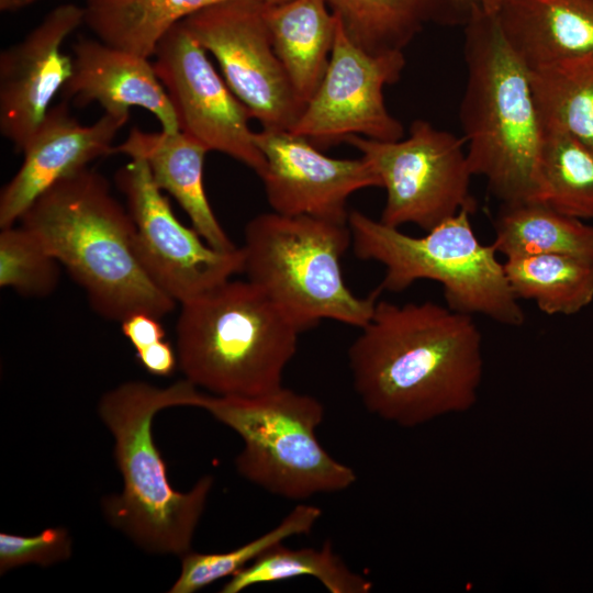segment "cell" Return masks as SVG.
<instances>
[{
  "label": "cell",
  "instance_id": "obj_1",
  "mask_svg": "<svg viewBox=\"0 0 593 593\" xmlns=\"http://www.w3.org/2000/svg\"><path fill=\"white\" fill-rule=\"evenodd\" d=\"M348 349L354 389L379 418L415 427L470 410L483 377L472 315L432 301H378Z\"/></svg>",
  "mask_w": 593,
  "mask_h": 593
},
{
  "label": "cell",
  "instance_id": "obj_2",
  "mask_svg": "<svg viewBox=\"0 0 593 593\" xmlns=\"http://www.w3.org/2000/svg\"><path fill=\"white\" fill-rule=\"evenodd\" d=\"M85 290L101 316L122 321L136 312L159 318L177 302L146 273L135 246V225L105 177L89 167L58 181L21 216Z\"/></svg>",
  "mask_w": 593,
  "mask_h": 593
},
{
  "label": "cell",
  "instance_id": "obj_3",
  "mask_svg": "<svg viewBox=\"0 0 593 593\" xmlns=\"http://www.w3.org/2000/svg\"><path fill=\"white\" fill-rule=\"evenodd\" d=\"M467 82L460 123L471 174L502 203L535 201L542 120L529 69L496 14L479 7L465 25Z\"/></svg>",
  "mask_w": 593,
  "mask_h": 593
},
{
  "label": "cell",
  "instance_id": "obj_4",
  "mask_svg": "<svg viewBox=\"0 0 593 593\" xmlns=\"http://www.w3.org/2000/svg\"><path fill=\"white\" fill-rule=\"evenodd\" d=\"M195 385L187 379L167 388L128 381L105 392L98 413L114 438V458L123 490L102 500L112 527L148 553L182 557L206 505L213 477L204 475L188 492L170 485L153 437L161 410L189 406Z\"/></svg>",
  "mask_w": 593,
  "mask_h": 593
},
{
  "label": "cell",
  "instance_id": "obj_5",
  "mask_svg": "<svg viewBox=\"0 0 593 593\" xmlns=\"http://www.w3.org/2000/svg\"><path fill=\"white\" fill-rule=\"evenodd\" d=\"M180 305L176 351L188 381L223 396L282 387L302 332L256 284L230 279Z\"/></svg>",
  "mask_w": 593,
  "mask_h": 593
},
{
  "label": "cell",
  "instance_id": "obj_6",
  "mask_svg": "<svg viewBox=\"0 0 593 593\" xmlns=\"http://www.w3.org/2000/svg\"><path fill=\"white\" fill-rule=\"evenodd\" d=\"M350 245L348 223L261 213L245 226L243 272L302 333L322 320L361 328L382 290L366 298L350 291L342 269Z\"/></svg>",
  "mask_w": 593,
  "mask_h": 593
},
{
  "label": "cell",
  "instance_id": "obj_7",
  "mask_svg": "<svg viewBox=\"0 0 593 593\" xmlns=\"http://www.w3.org/2000/svg\"><path fill=\"white\" fill-rule=\"evenodd\" d=\"M463 209L421 237L402 233L360 211H349L355 255L381 264V290L401 292L417 280L441 284L447 306L519 326L524 311L512 291L493 245H483Z\"/></svg>",
  "mask_w": 593,
  "mask_h": 593
},
{
  "label": "cell",
  "instance_id": "obj_8",
  "mask_svg": "<svg viewBox=\"0 0 593 593\" xmlns=\"http://www.w3.org/2000/svg\"><path fill=\"white\" fill-rule=\"evenodd\" d=\"M189 406L208 411L233 429L244 447L237 472L265 491L289 500L340 492L356 472L318 441L325 410L314 396L283 385L258 396H223L194 390Z\"/></svg>",
  "mask_w": 593,
  "mask_h": 593
},
{
  "label": "cell",
  "instance_id": "obj_9",
  "mask_svg": "<svg viewBox=\"0 0 593 593\" xmlns=\"http://www.w3.org/2000/svg\"><path fill=\"white\" fill-rule=\"evenodd\" d=\"M345 142L359 150L387 191L380 217L385 225L412 223L428 232L463 209L475 210L462 137L417 119L398 141L354 135Z\"/></svg>",
  "mask_w": 593,
  "mask_h": 593
},
{
  "label": "cell",
  "instance_id": "obj_10",
  "mask_svg": "<svg viewBox=\"0 0 593 593\" xmlns=\"http://www.w3.org/2000/svg\"><path fill=\"white\" fill-rule=\"evenodd\" d=\"M266 5L260 0H228L181 22L214 56L225 82L262 128L291 131L305 104L273 49Z\"/></svg>",
  "mask_w": 593,
  "mask_h": 593
},
{
  "label": "cell",
  "instance_id": "obj_11",
  "mask_svg": "<svg viewBox=\"0 0 593 593\" xmlns=\"http://www.w3.org/2000/svg\"><path fill=\"white\" fill-rule=\"evenodd\" d=\"M115 182L135 225V246L142 266L177 303L197 299L243 272L242 248H214L193 227L184 226L143 159L131 158L118 170Z\"/></svg>",
  "mask_w": 593,
  "mask_h": 593
},
{
  "label": "cell",
  "instance_id": "obj_12",
  "mask_svg": "<svg viewBox=\"0 0 593 593\" xmlns=\"http://www.w3.org/2000/svg\"><path fill=\"white\" fill-rule=\"evenodd\" d=\"M404 67L403 52L370 54L347 36L337 19L325 75L290 132L320 149L354 135L377 141L404 137V127L389 112L383 96Z\"/></svg>",
  "mask_w": 593,
  "mask_h": 593
},
{
  "label": "cell",
  "instance_id": "obj_13",
  "mask_svg": "<svg viewBox=\"0 0 593 593\" xmlns=\"http://www.w3.org/2000/svg\"><path fill=\"white\" fill-rule=\"evenodd\" d=\"M153 56L180 131L209 152L225 154L260 176L266 161L249 127V110L181 21L160 37Z\"/></svg>",
  "mask_w": 593,
  "mask_h": 593
},
{
  "label": "cell",
  "instance_id": "obj_14",
  "mask_svg": "<svg viewBox=\"0 0 593 593\" xmlns=\"http://www.w3.org/2000/svg\"><path fill=\"white\" fill-rule=\"evenodd\" d=\"M255 142L265 157L259 178L273 212L348 223V198L366 188H381L378 175L362 157L326 156L290 131L261 128L255 132Z\"/></svg>",
  "mask_w": 593,
  "mask_h": 593
},
{
  "label": "cell",
  "instance_id": "obj_15",
  "mask_svg": "<svg viewBox=\"0 0 593 593\" xmlns=\"http://www.w3.org/2000/svg\"><path fill=\"white\" fill-rule=\"evenodd\" d=\"M83 8L64 3L51 10L20 42L0 54V132L22 152L72 72L65 40L83 23Z\"/></svg>",
  "mask_w": 593,
  "mask_h": 593
},
{
  "label": "cell",
  "instance_id": "obj_16",
  "mask_svg": "<svg viewBox=\"0 0 593 593\" xmlns=\"http://www.w3.org/2000/svg\"><path fill=\"white\" fill-rule=\"evenodd\" d=\"M130 116L104 113L82 125L67 102L52 107L24 146L23 161L0 193V227L14 225L25 211L58 181L113 154V142Z\"/></svg>",
  "mask_w": 593,
  "mask_h": 593
},
{
  "label": "cell",
  "instance_id": "obj_17",
  "mask_svg": "<svg viewBox=\"0 0 593 593\" xmlns=\"http://www.w3.org/2000/svg\"><path fill=\"white\" fill-rule=\"evenodd\" d=\"M72 72L64 86V101L79 107L98 102L104 113L130 116L139 107L156 116L163 131H180L166 89L148 58L80 37L72 45Z\"/></svg>",
  "mask_w": 593,
  "mask_h": 593
},
{
  "label": "cell",
  "instance_id": "obj_18",
  "mask_svg": "<svg viewBox=\"0 0 593 593\" xmlns=\"http://www.w3.org/2000/svg\"><path fill=\"white\" fill-rule=\"evenodd\" d=\"M496 18L529 71L593 57V0H504Z\"/></svg>",
  "mask_w": 593,
  "mask_h": 593
},
{
  "label": "cell",
  "instance_id": "obj_19",
  "mask_svg": "<svg viewBox=\"0 0 593 593\" xmlns=\"http://www.w3.org/2000/svg\"><path fill=\"white\" fill-rule=\"evenodd\" d=\"M209 150L181 131L144 132L137 127L113 147V154L143 159L155 184L170 193L191 220L193 228L214 248L237 247L217 221L203 187Z\"/></svg>",
  "mask_w": 593,
  "mask_h": 593
},
{
  "label": "cell",
  "instance_id": "obj_20",
  "mask_svg": "<svg viewBox=\"0 0 593 593\" xmlns=\"http://www.w3.org/2000/svg\"><path fill=\"white\" fill-rule=\"evenodd\" d=\"M347 36L378 55L403 52L427 26H465L479 0H325Z\"/></svg>",
  "mask_w": 593,
  "mask_h": 593
},
{
  "label": "cell",
  "instance_id": "obj_21",
  "mask_svg": "<svg viewBox=\"0 0 593 593\" xmlns=\"http://www.w3.org/2000/svg\"><path fill=\"white\" fill-rule=\"evenodd\" d=\"M273 49L299 99L306 104L327 69L337 18L325 0L267 3Z\"/></svg>",
  "mask_w": 593,
  "mask_h": 593
},
{
  "label": "cell",
  "instance_id": "obj_22",
  "mask_svg": "<svg viewBox=\"0 0 593 593\" xmlns=\"http://www.w3.org/2000/svg\"><path fill=\"white\" fill-rule=\"evenodd\" d=\"M224 1L228 0H86L83 23L102 42L149 58L174 24Z\"/></svg>",
  "mask_w": 593,
  "mask_h": 593
},
{
  "label": "cell",
  "instance_id": "obj_23",
  "mask_svg": "<svg viewBox=\"0 0 593 593\" xmlns=\"http://www.w3.org/2000/svg\"><path fill=\"white\" fill-rule=\"evenodd\" d=\"M494 232L492 245L506 258L562 254L593 261V225L541 202L502 203Z\"/></svg>",
  "mask_w": 593,
  "mask_h": 593
},
{
  "label": "cell",
  "instance_id": "obj_24",
  "mask_svg": "<svg viewBox=\"0 0 593 593\" xmlns=\"http://www.w3.org/2000/svg\"><path fill=\"white\" fill-rule=\"evenodd\" d=\"M503 267L515 296L548 315H573L593 301V261L536 254L507 257Z\"/></svg>",
  "mask_w": 593,
  "mask_h": 593
},
{
  "label": "cell",
  "instance_id": "obj_25",
  "mask_svg": "<svg viewBox=\"0 0 593 593\" xmlns=\"http://www.w3.org/2000/svg\"><path fill=\"white\" fill-rule=\"evenodd\" d=\"M542 125L535 201L593 219V148L560 127Z\"/></svg>",
  "mask_w": 593,
  "mask_h": 593
},
{
  "label": "cell",
  "instance_id": "obj_26",
  "mask_svg": "<svg viewBox=\"0 0 593 593\" xmlns=\"http://www.w3.org/2000/svg\"><path fill=\"white\" fill-rule=\"evenodd\" d=\"M312 577L331 593H368L372 583L351 570L334 551L331 541L321 549L272 547L223 585L222 593H238L249 586Z\"/></svg>",
  "mask_w": 593,
  "mask_h": 593
},
{
  "label": "cell",
  "instance_id": "obj_27",
  "mask_svg": "<svg viewBox=\"0 0 593 593\" xmlns=\"http://www.w3.org/2000/svg\"><path fill=\"white\" fill-rule=\"evenodd\" d=\"M530 78L542 123L593 148V57L534 70Z\"/></svg>",
  "mask_w": 593,
  "mask_h": 593
},
{
  "label": "cell",
  "instance_id": "obj_28",
  "mask_svg": "<svg viewBox=\"0 0 593 593\" xmlns=\"http://www.w3.org/2000/svg\"><path fill=\"white\" fill-rule=\"evenodd\" d=\"M321 516L320 507L300 503L276 527L231 551H189L181 557L180 574L169 592L192 593L220 579L232 577L286 539L309 534Z\"/></svg>",
  "mask_w": 593,
  "mask_h": 593
},
{
  "label": "cell",
  "instance_id": "obj_29",
  "mask_svg": "<svg viewBox=\"0 0 593 593\" xmlns=\"http://www.w3.org/2000/svg\"><path fill=\"white\" fill-rule=\"evenodd\" d=\"M1 230L0 286L30 298L51 294L59 280L57 259L22 224Z\"/></svg>",
  "mask_w": 593,
  "mask_h": 593
},
{
  "label": "cell",
  "instance_id": "obj_30",
  "mask_svg": "<svg viewBox=\"0 0 593 593\" xmlns=\"http://www.w3.org/2000/svg\"><path fill=\"white\" fill-rule=\"evenodd\" d=\"M71 556V538L64 527H49L35 536L0 534V572L25 566L48 567Z\"/></svg>",
  "mask_w": 593,
  "mask_h": 593
},
{
  "label": "cell",
  "instance_id": "obj_31",
  "mask_svg": "<svg viewBox=\"0 0 593 593\" xmlns=\"http://www.w3.org/2000/svg\"><path fill=\"white\" fill-rule=\"evenodd\" d=\"M159 320L150 313L136 312L121 321L122 333L135 351L165 338L166 331Z\"/></svg>",
  "mask_w": 593,
  "mask_h": 593
},
{
  "label": "cell",
  "instance_id": "obj_32",
  "mask_svg": "<svg viewBox=\"0 0 593 593\" xmlns=\"http://www.w3.org/2000/svg\"><path fill=\"white\" fill-rule=\"evenodd\" d=\"M135 356L149 373L159 377L170 376L178 366L176 349L164 339L136 351Z\"/></svg>",
  "mask_w": 593,
  "mask_h": 593
},
{
  "label": "cell",
  "instance_id": "obj_33",
  "mask_svg": "<svg viewBox=\"0 0 593 593\" xmlns=\"http://www.w3.org/2000/svg\"><path fill=\"white\" fill-rule=\"evenodd\" d=\"M26 5V0H0V10L2 12H14Z\"/></svg>",
  "mask_w": 593,
  "mask_h": 593
},
{
  "label": "cell",
  "instance_id": "obj_34",
  "mask_svg": "<svg viewBox=\"0 0 593 593\" xmlns=\"http://www.w3.org/2000/svg\"><path fill=\"white\" fill-rule=\"evenodd\" d=\"M481 9L489 14H496L503 0H479Z\"/></svg>",
  "mask_w": 593,
  "mask_h": 593
},
{
  "label": "cell",
  "instance_id": "obj_35",
  "mask_svg": "<svg viewBox=\"0 0 593 593\" xmlns=\"http://www.w3.org/2000/svg\"><path fill=\"white\" fill-rule=\"evenodd\" d=\"M35 1H37V0H26V5H29V4H31V3L35 2Z\"/></svg>",
  "mask_w": 593,
  "mask_h": 593
},
{
  "label": "cell",
  "instance_id": "obj_36",
  "mask_svg": "<svg viewBox=\"0 0 593 593\" xmlns=\"http://www.w3.org/2000/svg\"><path fill=\"white\" fill-rule=\"evenodd\" d=\"M504 1V0H503Z\"/></svg>",
  "mask_w": 593,
  "mask_h": 593
}]
</instances>
